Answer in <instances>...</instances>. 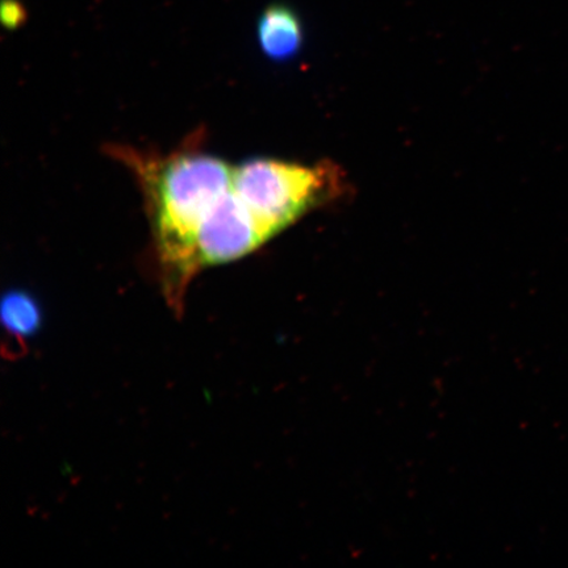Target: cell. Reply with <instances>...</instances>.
<instances>
[{"mask_svg":"<svg viewBox=\"0 0 568 568\" xmlns=\"http://www.w3.org/2000/svg\"><path fill=\"white\" fill-rule=\"evenodd\" d=\"M41 310L38 302L23 291H11L2 302V318L7 335L13 344L24 346L36 336L41 326Z\"/></svg>","mask_w":568,"mask_h":568,"instance_id":"5b68a950","label":"cell"},{"mask_svg":"<svg viewBox=\"0 0 568 568\" xmlns=\"http://www.w3.org/2000/svg\"><path fill=\"white\" fill-rule=\"evenodd\" d=\"M335 168L258 159L233 170V190L274 237L337 190Z\"/></svg>","mask_w":568,"mask_h":568,"instance_id":"7a4b0ae2","label":"cell"},{"mask_svg":"<svg viewBox=\"0 0 568 568\" xmlns=\"http://www.w3.org/2000/svg\"><path fill=\"white\" fill-rule=\"evenodd\" d=\"M257 36L262 52L275 61L293 59L304 40L300 18L288 7L280 4L262 12Z\"/></svg>","mask_w":568,"mask_h":568,"instance_id":"277c9868","label":"cell"},{"mask_svg":"<svg viewBox=\"0 0 568 568\" xmlns=\"http://www.w3.org/2000/svg\"><path fill=\"white\" fill-rule=\"evenodd\" d=\"M0 17H2L3 24L13 30L26 20V10L19 0H3L0 6Z\"/></svg>","mask_w":568,"mask_h":568,"instance_id":"8992f818","label":"cell"},{"mask_svg":"<svg viewBox=\"0 0 568 568\" xmlns=\"http://www.w3.org/2000/svg\"><path fill=\"white\" fill-rule=\"evenodd\" d=\"M270 239L264 226L232 186L197 232L194 254L196 272L199 274L205 267L243 258Z\"/></svg>","mask_w":568,"mask_h":568,"instance_id":"3957f363","label":"cell"},{"mask_svg":"<svg viewBox=\"0 0 568 568\" xmlns=\"http://www.w3.org/2000/svg\"><path fill=\"white\" fill-rule=\"evenodd\" d=\"M111 154L136 174L153 229L162 293L170 308L182 315L190 283L197 275V232L231 191L234 168L190 145L169 155L119 146Z\"/></svg>","mask_w":568,"mask_h":568,"instance_id":"6da1fadb","label":"cell"}]
</instances>
